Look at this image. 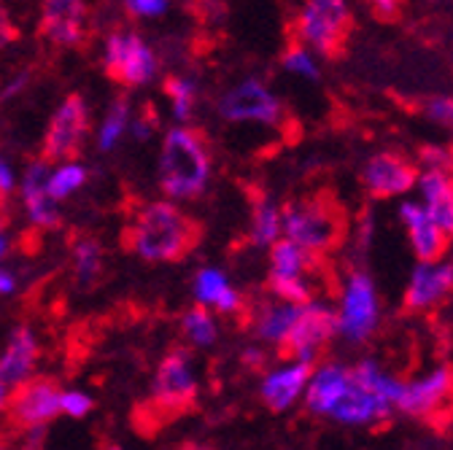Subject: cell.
<instances>
[{"label":"cell","instance_id":"cell-1","mask_svg":"<svg viewBox=\"0 0 453 450\" xmlns=\"http://www.w3.org/2000/svg\"><path fill=\"white\" fill-rule=\"evenodd\" d=\"M200 221L184 213L173 200L143 205L125 233V248L143 262H179L200 243Z\"/></svg>","mask_w":453,"mask_h":450},{"label":"cell","instance_id":"cell-2","mask_svg":"<svg viewBox=\"0 0 453 450\" xmlns=\"http://www.w3.org/2000/svg\"><path fill=\"white\" fill-rule=\"evenodd\" d=\"M211 181V146L195 127L179 125L165 133L159 154V187L170 200H195Z\"/></svg>","mask_w":453,"mask_h":450},{"label":"cell","instance_id":"cell-3","mask_svg":"<svg viewBox=\"0 0 453 450\" xmlns=\"http://www.w3.org/2000/svg\"><path fill=\"white\" fill-rule=\"evenodd\" d=\"M283 238L295 240L311 254L332 251L346 233V221L340 208L329 197L289 200L280 208Z\"/></svg>","mask_w":453,"mask_h":450},{"label":"cell","instance_id":"cell-4","mask_svg":"<svg viewBox=\"0 0 453 450\" xmlns=\"http://www.w3.org/2000/svg\"><path fill=\"white\" fill-rule=\"evenodd\" d=\"M297 38L311 51L334 60L343 54L349 35L354 30V14L346 0H305V6L295 22Z\"/></svg>","mask_w":453,"mask_h":450},{"label":"cell","instance_id":"cell-5","mask_svg":"<svg viewBox=\"0 0 453 450\" xmlns=\"http://www.w3.org/2000/svg\"><path fill=\"white\" fill-rule=\"evenodd\" d=\"M103 71L119 87H143L157 73V54L138 33H111L103 49Z\"/></svg>","mask_w":453,"mask_h":450},{"label":"cell","instance_id":"cell-6","mask_svg":"<svg viewBox=\"0 0 453 450\" xmlns=\"http://www.w3.org/2000/svg\"><path fill=\"white\" fill-rule=\"evenodd\" d=\"M380 324V300L372 278L362 270H354L343 286V300L337 310V334L349 343H365L375 334Z\"/></svg>","mask_w":453,"mask_h":450},{"label":"cell","instance_id":"cell-7","mask_svg":"<svg viewBox=\"0 0 453 450\" xmlns=\"http://www.w3.org/2000/svg\"><path fill=\"white\" fill-rule=\"evenodd\" d=\"M89 133V108L81 95H68L49 119L41 156L51 162H68L81 154Z\"/></svg>","mask_w":453,"mask_h":450},{"label":"cell","instance_id":"cell-8","mask_svg":"<svg viewBox=\"0 0 453 450\" xmlns=\"http://www.w3.org/2000/svg\"><path fill=\"white\" fill-rule=\"evenodd\" d=\"M337 334V313L324 302H305L297 308L295 324L280 343V356L295 362H311L321 354V348Z\"/></svg>","mask_w":453,"mask_h":450},{"label":"cell","instance_id":"cell-9","mask_svg":"<svg viewBox=\"0 0 453 450\" xmlns=\"http://www.w3.org/2000/svg\"><path fill=\"white\" fill-rule=\"evenodd\" d=\"M197 400V380L187 351H170L154 378V408L165 416H181Z\"/></svg>","mask_w":453,"mask_h":450},{"label":"cell","instance_id":"cell-10","mask_svg":"<svg viewBox=\"0 0 453 450\" xmlns=\"http://www.w3.org/2000/svg\"><path fill=\"white\" fill-rule=\"evenodd\" d=\"M219 114L226 122H259L267 127L280 125L283 103L267 89L262 79H243L219 100Z\"/></svg>","mask_w":453,"mask_h":450},{"label":"cell","instance_id":"cell-11","mask_svg":"<svg viewBox=\"0 0 453 450\" xmlns=\"http://www.w3.org/2000/svg\"><path fill=\"white\" fill-rule=\"evenodd\" d=\"M60 383L51 378H30L9 397V423L14 429L46 426L60 416Z\"/></svg>","mask_w":453,"mask_h":450},{"label":"cell","instance_id":"cell-12","mask_svg":"<svg viewBox=\"0 0 453 450\" xmlns=\"http://www.w3.org/2000/svg\"><path fill=\"white\" fill-rule=\"evenodd\" d=\"M394 408L400 413L426 418L434 423L440 413L453 408V370L437 367L411 383H403V391L396 397Z\"/></svg>","mask_w":453,"mask_h":450},{"label":"cell","instance_id":"cell-13","mask_svg":"<svg viewBox=\"0 0 453 450\" xmlns=\"http://www.w3.org/2000/svg\"><path fill=\"white\" fill-rule=\"evenodd\" d=\"M359 179H362V187L367 189V194L375 200L400 197L416 187L418 167L396 151H378L365 162Z\"/></svg>","mask_w":453,"mask_h":450},{"label":"cell","instance_id":"cell-14","mask_svg":"<svg viewBox=\"0 0 453 450\" xmlns=\"http://www.w3.org/2000/svg\"><path fill=\"white\" fill-rule=\"evenodd\" d=\"M87 0H43L38 35L54 46L79 49L87 43Z\"/></svg>","mask_w":453,"mask_h":450},{"label":"cell","instance_id":"cell-15","mask_svg":"<svg viewBox=\"0 0 453 450\" xmlns=\"http://www.w3.org/2000/svg\"><path fill=\"white\" fill-rule=\"evenodd\" d=\"M453 292V270L448 262H418L411 272L405 289L408 310H429L437 308Z\"/></svg>","mask_w":453,"mask_h":450},{"label":"cell","instance_id":"cell-16","mask_svg":"<svg viewBox=\"0 0 453 450\" xmlns=\"http://www.w3.org/2000/svg\"><path fill=\"white\" fill-rule=\"evenodd\" d=\"M400 221L405 224L413 254H416L418 262H437V259L445 256L450 238L432 221V216L424 210L421 202L405 200L400 205Z\"/></svg>","mask_w":453,"mask_h":450},{"label":"cell","instance_id":"cell-17","mask_svg":"<svg viewBox=\"0 0 453 450\" xmlns=\"http://www.w3.org/2000/svg\"><path fill=\"white\" fill-rule=\"evenodd\" d=\"M326 416H332L340 423H349V426H375V423L388 421L391 402L380 400L378 393H372L351 380L349 388L340 393V400L332 405V410Z\"/></svg>","mask_w":453,"mask_h":450},{"label":"cell","instance_id":"cell-18","mask_svg":"<svg viewBox=\"0 0 453 450\" xmlns=\"http://www.w3.org/2000/svg\"><path fill=\"white\" fill-rule=\"evenodd\" d=\"M421 205L432 216L437 227L453 240V176L440 167H426L416 179Z\"/></svg>","mask_w":453,"mask_h":450},{"label":"cell","instance_id":"cell-19","mask_svg":"<svg viewBox=\"0 0 453 450\" xmlns=\"http://www.w3.org/2000/svg\"><path fill=\"white\" fill-rule=\"evenodd\" d=\"M35 362H38V340L30 326L19 324L9 334L6 351L0 354V383L6 388L22 385L25 380L33 378Z\"/></svg>","mask_w":453,"mask_h":450},{"label":"cell","instance_id":"cell-20","mask_svg":"<svg viewBox=\"0 0 453 450\" xmlns=\"http://www.w3.org/2000/svg\"><path fill=\"white\" fill-rule=\"evenodd\" d=\"M313 372L311 362H295V364H283L280 370L270 372L262 380V400L273 413L289 410L308 385V378Z\"/></svg>","mask_w":453,"mask_h":450},{"label":"cell","instance_id":"cell-21","mask_svg":"<svg viewBox=\"0 0 453 450\" xmlns=\"http://www.w3.org/2000/svg\"><path fill=\"white\" fill-rule=\"evenodd\" d=\"M351 383V370L340 364H324L311 372L305 385V408L316 416H326Z\"/></svg>","mask_w":453,"mask_h":450},{"label":"cell","instance_id":"cell-22","mask_svg":"<svg viewBox=\"0 0 453 450\" xmlns=\"http://www.w3.org/2000/svg\"><path fill=\"white\" fill-rule=\"evenodd\" d=\"M195 297L200 305H211L219 313H238L243 308L241 294L230 286V280L221 270H200L195 278Z\"/></svg>","mask_w":453,"mask_h":450},{"label":"cell","instance_id":"cell-23","mask_svg":"<svg viewBox=\"0 0 453 450\" xmlns=\"http://www.w3.org/2000/svg\"><path fill=\"white\" fill-rule=\"evenodd\" d=\"M316 262L319 254L305 251L289 238H278L270 243V278H305Z\"/></svg>","mask_w":453,"mask_h":450},{"label":"cell","instance_id":"cell-24","mask_svg":"<svg viewBox=\"0 0 453 450\" xmlns=\"http://www.w3.org/2000/svg\"><path fill=\"white\" fill-rule=\"evenodd\" d=\"M297 308L300 305H292V302H283V300H275L270 305H265L257 316V334L262 337L265 343H273V346H280L287 340V334L295 324V316H297Z\"/></svg>","mask_w":453,"mask_h":450},{"label":"cell","instance_id":"cell-25","mask_svg":"<svg viewBox=\"0 0 453 450\" xmlns=\"http://www.w3.org/2000/svg\"><path fill=\"white\" fill-rule=\"evenodd\" d=\"M251 243L254 246H270L283 235L280 224V205H275L267 194L254 197V210H251Z\"/></svg>","mask_w":453,"mask_h":450},{"label":"cell","instance_id":"cell-26","mask_svg":"<svg viewBox=\"0 0 453 450\" xmlns=\"http://www.w3.org/2000/svg\"><path fill=\"white\" fill-rule=\"evenodd\" d=\"M351 380H354L357 385H362V388L378 393L380 400L391 402V408H394L396 397H400V391H403V380H396V378H391L388 372H383L380 364L372 362V359L359 362V364L351 370Z\"/></svg>","mask_w":453,"mask_h":450},{"label":"cell","instance_id":"cell-27","mask_svg":"<svg viewBox=\"0 0 453 450\" xmlns=\"http://www.w3.org/2000/svg\"><path fill=\"white\" fill-rule=\"evenodd\" d=\"M130 100L125 95H119L113 100L103 117V125L97 130V149L100 151H113L119 146V141L125 138V133L130 130Z\"/></svg>","mask_w":453,"mask_h":450},{"label":"cell","instance_id":"cell-28","mask_svg":"<svg viewBox=\"0 0 453 450\" xmlns=\"http://www.w3.org/2000/svg\"><path fill=\"white\" fill-rule=\"evenodd\" d=\"M103 272V248L95 238H81L73 246V275L79 280V286L89 289L97 284V278Z\"/></svg>","mask_w":453,"mask_h":450},{"label":"cell","instance_id":"cell-29","mask_svg":"<svg viewBox=\"0 0 453 450\" xmlns=\"http://www.w3.org/2000/svg\"><path fill=\"white\" fill-rule=\"evenodd\" d=\"M181 332L187 334V340L195 346V348H208L216 343V337H219V329H216V321L213 316L208 313L205 305H195L192 310L184 313L181 318Z\"/></svg>","mask_w":453,"mask_h":450},{"label":"cell","instance_id":"cell-30","mask_svg":"<svg viewBox=\"0 0 453 450\" xmlns=\"http://www.w3.org/2000/svg\"><path fill=\"white\" fill-rule=\"evenodd\" d=\"M87 181V167L79 164V162H63L57 171H51L49 176V197L54 202H63L68 200L73 192H79Z\"/></svg>","mask_w":453,"mask_h":450},{"label":"cell","instance_id":"cell-31","mask_svg":"<svg viewBox=\"0 0 453 450\" xmlns=\"http://www.w3.org/2000/svg\"><path fill=\"white\" fill-rule=\"evenodd\" d=\"M162 92L167 95L170 105H173V117L176 122L187 125L189 117H192V111H195V103H197V89L189 79L184 76H167L162 81Z\"/></svg>","mask_w":453,"mask_h":450},{"label":"cell","instance_id":"cell-32","mask_svg":"<svg viewBox=\"0 0 453 450\" xmlns=\"http://www.w3.org/2000/svg\"><path fill=\"white\" fill-rule=\"evenodd\" d=\"M283 71H289L300 79H308V81H319L321 79V71L316 65V57L308 46H303L300 41H295L287 51H283Z\"/></svg>","mask_w":453,"mask_h":450},{"label":"cell","instance_id":"cell-33","mask_svg":"<svg viewBox=\"0 0 453 450\" xmlns=\"http://www.w3.org/2000/svg\"><path fill=\"white\" fill-rule=\"evenodd\" d=\"M267 289L273 292L275 300L292 302V305H305L313 297V289L305 278H267Z\"/></svg>","mask_w":453,"mask_h":450},{"label":"cell","instance_id":"cell-34","mask_svg":"<svg viewBox=\"0 0 453 450\" xmlns=\"http://www.w3.org/2000/svg\"><path fill=\"white\" fill-rule=\"evenodd\" d=\"M49 162L43 156L33 159L25 167V179H22V200H35V197H46L49 194Z\"/></svg>","mask_w":453,"mask_h":450},{"label":"cell","instance_id":"cell-35","mask_svg":"<svg viewBox=\"0 0 453 450\" xmlns=\"http://www.w3.org/2000/svg\"><path fill=\"white\" fill-rule=\"evenodd\" d=\"M424 114H426L434 125L453 130V97H448V95L429 97L426 105H424Z\"/></svg>","mask_w":453,"mask_h":450},{"label":"cell","instance_id":"cell-36","mask_svg":"<svg viewBox=\"0 0 453 450\" xmlns=\"http://www.w3.org/2000/svg\"><path fill=\"white\" fill-rule=\"evenodd\" d=\"M92 410V397L81 391H63L60 393V413L71 416V418H84Z\"/></svg>","mask_w":453,"mask_h":450},{"label":"cell","instance_id":"cell-37","mask_svg":"<svg viewBox=\"0 0 453 450\" xmlns=\"http://www.w3.org/2000/svg\"><path fill=\"white\" fill-rule=\"evenodd\" d=\"M125 9L130 17H138V19H154V17H162L170 6V0H122Z\"/></svg>","mask_w":453,"mask_h":450},{"label":"cell","instance_id":"cell-38","mask_svg":"<svg viewBox=\"0 0 453 450\" xmlns=\"http://www.w3.org/2000/svg\"><path fill=\"white\" fill-rule=\"evenodd\" d=\"M157 108H151L149 103L143 105V111H141V117L138 119H133V133H135V138L138 141H146L151 133H154V127H157Z\"/></svg>","mask_w":453,"mask_h":450},{"label":"cell","instance_id":"cell-39","mask_svg":"<svg viewBox=\"0 0 453 450\" xmlns=\"http://www.w3.org/2000/svg\"><path fill=\"white\" fill-rule=\"evenodd\" d=\"M14 41H19V27H17V22L12 19L9 9L4 6V0H0V49L9 46V43H14Z\"/></svg>","mask_w":453,"mask_h":450},{"label":"cell","instance_id":"cell-40","mask_svg":"<svg viewBox=\"0 0 453 450\" xmlns=\"http://www.w3.org/2000/svg\"><path fill=\"white\" fill-rule=\"evenodd\" d=\"M195 11L203 22L216 25L219 19H224V0H195Z\"/></svg>","mask_w":453,"mask_h":450},{"label":"cell","instance_id":"cell-41","mask_svg":"<svg viewBox=\"0 0 453 450\" xmlns=\"http://www.w3.org/2000/svg\"><path fill=\"white\" fill-rule=\"evenodd\" d=\"M421 162L426 167H440V171H448V164H450V154L445 149H434V146H426L421 151Z\"/></svg>","mask_w":453,"mask_h":450},{"label":"cell","instance_id":"cell-42","mask_svg":"<svg viewBox=\"0 0 453 450\" xmlns=\"http://www.w3.org/2000/svg\"><path fill=\"white\" fill-rule=\"evenodd\" d=\"M370 4H372V9H375V14H378V17L391 19V17L400 14V9H403L405 0H370Z\"/></svg>","mask_w":453,"mask_h":450},{"label":"cell","instance_id":"cell-43","mask_svg":"<svg viewBox=\"0 0 453 450\" xmlns=\"http://www.w3.org/2000/svg\"><path fill=\"white\" fill-rule=\"evenodd\" d=\"M14 192V171L9 162H0V197H9Z\"/></svg>","mask_w":453,"mask_h":450},{"label":"cell","instance_id":"cell-44","mask_svg":"<svg viewBox=\"0 0 453 450\" xmlns=\"http://www.w3.org/2000/svg\"><path fill=\"white\" fill-rule=\"evenodd\" d=\"M241 362H243L249 370H262V367H265V354H262V348H246L243 356H241Z\"/></svg>","mask_w":453,"mask_h":450},{"label":"cell","instance_id":"cell-45","mask_svg":"<svg viewBox=\"0 0 453 450\" xmlns=\"http://www.w3.org/2000/svg\"><path fill=\"white\" fill-rule=\"evenodd\" d=\"M27 81H30V73H17L9 84H6V89H4V97H14V95H19L25 87H27Z\"/></svg>","mask_w":453,"mask_h":450},{"label":"cell","instance_id":"cell-46","mask_svg":"<svg viewBox=\"0 0 453 450\" xmlns=\"http://www.w3.org/2000/svg\"><path fill=\"white\" fill-rule=\"evenodd\" d=\"M14 289H17V278H14V272L0 270V294H14Z\"/></svg>","mask_w":453,"mask_h":450},{"label":"cell","instance_id":"cell-47","mask_svg":"<svg viewBox=\"0 0 453 450\" xmlns=\"http://www.w3.org/2000/svg\"><path fill=\"white\" fill-rule=\"evenodd\" d=\"M9 391H12V388H6L4 383H0V410H6V408H9V397H12Z\"/></svg>","mask_w":453,"mask_h":450},{"label":"cell","instance_id":"cell-48","mask_svg":"<svg viewBox=\"0 0 453 450\" xmlns=\"http://www.w3.org/2000/svg\"><path fill=\"white\" fill-rule=\"evenodd\" d=\"M6 248H9V243H6V235H4V233H0V256H4V254H6Z\"/></svg>","mask_w":453,"mask_h":450},{"label":"cell","instance_id":"cell-49","mask_svg":"<svg viewBox=\"0 0 453 450\" xmlns=\"http://www.w3.org/2000/svg\"><path fill=\"white\" fill-rule=\"evenodd\" d=\"M4 202H6V200H4V197H0V218H4Z\"/></svg>","mask_w":453,"mask_h":450},{"label":"cell","instance_id":"cell-50","mask_svg":"<svg viewBox=\"0 0 453 450\" xmlns=\"http://www.w3.org/2000/svg\"><path fill=\"white\" fill-rule=\"evenodd\" d=\"M184 450H203V447H195V445H189V447H184Z\"/></svg>","mask_w":453,"mask_h":450},{"label":"cell","instance_id":"cell-51","mask_svg":"<svg viewBox=\"0 0 453 450\" xmlns=\"http://www.w3.org/2000/svg\"><path fill=\"white\" fill-rule=\"evenodd\" d=\"M105 450H122V447H105Z\"/></svg>","mask_w":453,"mask_h":450},{"label":"cell","instance_id":"cell-52","mask_svg":"<svg viewBox=\"0 0 453 450\" xmlns=\"http://www.w3.org/2000/svg\"><path fill=\"white\" fill-rule=\"evenodd\" d=\"M448 264H450V270H453V259H450V262H448Z\"/></svg>","mask_w":453,"mask_h":450},{"label":"cell","instance_id":"cell-53","mask_svg":"<svg viewBox=\"0 0 453 450\" xmlns=\"http://www.w3.org/2000/svg\"><path fill=\"white\" fill-rule=\"evenodd\" d=\"M0 450H4V445H0Z\"/></svg>","mask_w":453,"mask_h":450},{"label":"cell","instance_id":"cell-54","mask_svg":"<svg viewBox=\"0 0 453 450\" xmlns=\"http://www.w3.org/2000/svg\"><path fill=\"white\" fill-rule=\"evenodd\" d=\"M0 162H4V159H0Z\"/></svg>","mask_w":453,"mask_h":450}]
</instances>
